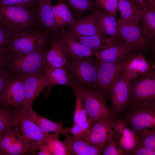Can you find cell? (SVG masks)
I'll return each mask as SVG.
<instances>
[{
  "label": "cell",
  "instance_id": "obj_44",
  "mask_svg": "<svg viewBox=\"0 0 155 155\" xmlns=\"http://www.w3.org/2000/svg\"><path fill=\"white\" fill-rule=\"evenodd\" d=\"M26 4L27 8L34 9L37 0H23Z\"/></svg>",
  "mask_w": 155,
  "mask_h": 155
},
{
  "label": "cell",
  "instance_id": "obj_34",
  "mask_svg": "<svg viewBox=\"0 0 155 155\" xmlns=\"http://www.w3.org/2000/svg\"><path fill=\"white\" fill-rule=\"evenodd\" d=\"M77 13H82L97 9L94 0H64Z\"/></svg>",
  "mask_w": 155,
  "mask_h": 155
},
{
  "label": "cell",
  "instance_id": "obj_13",
  "mask_svg": "<svg viewBox=\"0 0 155 155\" xmlns=\"http://www.w3.org/2000/svg\"><path fill=\"white\" fill-rule=\"evenodd\" d=\"M129 83L123 70L118 76L109 92L112 109L118 116L129 102L130 90Z\"/></svg>",
  "mask_w": 155,
  "mask_h": 155
},
{
  "label": "cell",
  "instance_id": "obj_20",
  "mask_svg": "<svg viewBox=\"0 0 155 155\" xmlns=\"http://www.w3.org/2000/svg\"><path fill=\"white\" fill-rule=\"evenodd\" d=\"M52 1V0H37L36 11L39 28L51 34L58 31L53 14Z\"/></svg>",
  "mask_w": 155,
  "mask_h": 155
},
{
  "label": "cell",
  "instance_id": "obj_27",
  "mask_svg": "<svg viewBox=\"0 0 155 155\" xmlns=\"http://www.w3.org/2000/svg\"><path fill=\"white\" fill-rule=\"evenodd\" d=\"M52 9L58 30L66 26L70 27L75 24L76 21L69 6L64 0H58L57 3L53 5Z\"/></svg>",
  "mask_w": 155,
  "mask_h": 155
},
{
  "label": "cell",
  "instance_id": "obj_46",
  "mask_svg": "<svg viewBox=\"0 0 155 155\" xmlns=\"http://www.w3.org/2000/svg\"><path fill=\"white\" fill-rule=\"evenodd\" d=\"M133 2L136 3L143 8H145L147 7L148 5V3L147 0H131Z\"/></svg>",
  "mask_w": 155,
  "mask_h": 155
},
{
  "label": "cell",
  "instance_id": "obj_3",
  "mask_svg": "<svg viewBox=\"0 0 155 155\" xmlns=\"http://www.w3.org/2000/svg\"><path fill=\"white\" fill-rule=\"evenodd\" d=\"M119 119L136 134L155 128V102L128 104L118 115Z\"/></svg>",
  "mask_w": 155,
  "mask_h": 155
},
{
  "label": "cell",
  "instance_id": "obj_32",
  "mask_svg": "<svg viewBox=\"0 0 155 155\" xmlns=\"http://www.w3.org/2000/svg\"><path fill=\"white\" fill-rule=\"evenodd\" d=\"M136 148L143 147L155 152V128L144 130L137 133Z\"/></svg>",
  "mask_w": 155,
  "mask_h": 155
},
{
  "label": "cell",
  "instance_id": "obj_28",
  "mask_svg": "<svg viewBox=\"0 0 155 155\" xmlns=\"http://www.w3.org/2000/svg\"><path fill=\"white\" fill-rule=\"evenodd\" d=\"M98 12L99 34L115 38H122L115 16L103 10L98 9Z\"/></svg>",
  "mask_w": 155,
  "mask_h": 155
},
{
  "label": "cell",
  "instance_id": "obj_26",
  "mask_svg": "<svg viewBox=\"0 0 155 155\" xmlns=\"http://www.w3.org/2000/svg\"><path fill=\"white\" fill-rule=\"evenodd\" d=\"M44 72L48 83V88L57 85L71 86L73 81L67 68L65 66L55 67H43Z\"/></svg>",
  "mask_w": 155,
  "mask_h": 155
},
{
  "label": "cell",
  "instance_id": "obj_16",
  "mask_svg": "<svg viewBox=\"0 0 155 155\" xmlns=\"http://www.w3.org/2000/svg\"><path fill=\"white\" fill-rule=\"evenodd\" d=\"M50 49L45 53L43 67H66L69 62L68 55L58 31L51 34Z\"/></svg>",
  "mask_w": 155,
  "mask_h": 155
},
{
  "label": "cell",
  "instance_id": "obj_9",
  "mask_svg": "<svg viewBox=\"0 0 155 155\" xmlns=\"http://www.w3.org/2000/svg\"><path fill=\"white\" fill-rule=\"evenodd\" d=\"M118 27L124 41L143 54L152 47V40L143 29L139 22H126L117 20Z\"/></svg>",
  "mask_w": 155,
  "mask_h": 155
},
{
  "label": "cell",
  "instance_id": "obj_23",
  "mask_svg": "<svg viewBox=\"0 0 155 155\" xmlns=\"http://www.w3.org/2000/svg\"><path fill=\"white\" fill-rule=\"evenodd\" d=\"M65 140L62 141L71 154L74 155H98L102 154L96 146L82 138H77L71 135H64Z\"/></svg>",
  "mask_w": 155,
  "mask_h": 155
},
{
  "label": "cell",
  "instance_id": "obj_22",
  "mask_svg": "<svg viewBox=\"0 0 155 155\" xmlns=\"http://www.w3.org/2000/svg\"><path fill=\"white\" fill-rule=\"evenodd\" d=\"M68 32L79 42L95 51L104 50L123 41L122 38H117L101 34L81 36Z\"/></svg>",
  "mask_w": 155,
  "mask_h": 155
},
{
  "label": "cell",
  "instance_id": "obj_4",
  "mask_svg": "<svg viewBox=\"0 0 155 155\" xmlns=\"http://www.w3.org/2000/svg\"><path fill=\"white\" fill-rule=\"evenodd\" d=\"M51 34L36 28L11 35L7 47L10 51L28 54L44 49Z\"/></svg>",
  "mask_w": 155,
  "mask_h": 155
},
{
  "label": "cell",
  "instance_id": "obj_15",
  "mask_svg": "<svg viewBox=\"0 0 155 155\" xmlns=\"http://www.w3.org/2000/svg\"><path fill=\"white\" fill-rule=\"evenodd\" d=\"M139 53L133 46L123 40L111 47L97 51L95 57L100 62H114L127 61Z\"/></svg>",
  "mask_w": 155,
  "mask_h": 155
},
{
  "label": "cell",
  "instance_id": "obj_17",
  "mask_svg": "<svg viewBox=\"0 0 155 155\" xmlns=\"http://www.w3.org/2000/svg\"><path fill=\"white\" fill-rule=\"evenodd\" d=\"M113 132L115 140L125 155H130L137 144V134L119 119L114 123Z\"/></svg>",
  "mask_w": 155,
  "mask_h": 155
},
{
  "label": "cell",
  "instance_id": "obj_49",
  "mask_svg": "<svg viewBox=\"0 0 155 155\" xmlns=\"http://www.w3.org/2000/svg\"><path fill=\"white\" fill-rule=\"evenodd\" d=\"M5 132H0V138L1 137V136L2 135L4 134Z\"/></svg>",
  "mask_w": 155,
  "mask_h": 155
},
{
  "label": "cell",
  "instance_id": "obj_25",
  "mask_svg": "<svg viewBox=\"0 0 155 155\" xmlns=\"http://www.w3.org/2000/svg\"><path fill=\"white\" fill-rule=\"evenodd\" d=\"M150 67L144 54L139 53L126 61L124 71L129 82L146 73Z\"/></svg>",
  "mask_w": 155,
  "mask_h": 155
},
{
  "label": "cell",
  "instance_id": "obj_1",
  "mask_svg": "<svg viewBox=\"0 0 155 155\" xmlns=\"http://www.w3.org/2000/svg\"><path fill=\"white\" fill-rule=\"evenodd\" d=\"M0 25L11 35L38 28L34 9L0 5Z\"/></svg>",
  "mask_w": 155,
  "mask_h": 155
},
{
  "label": "cell",
  "instance_id": "obj_33",
  "mask_svg": "<svg viewBox=\"0 0 155 155\" xmlns=\"http://www.w3.org/2000/svg\"><path fill=\"white\" fill-rule=\"evenodd\" d=\"M9 106L3 104L0 106V132H6L13 129L15 113L10 110Z\"/></svg>",
  "mask_w": 155,
  "mask_h": 155
},
{
  "label": "cell",
  "instance_id": "obj_7",
  "mask_svg": "<svg viewBox=\"0 0 155 155\" xmlns=\"http://www.w3.org/2000/svg\"><path fill=\"white\" fill-rule=\"evenodd\" d=\"M99 62L95 57L80 59L70 57L66 67L74 81L94 89Z\"/></svg>",
  "mask_w": 155,
  "mask_h": 155
},
{
  "label": "cell",
  "instance_id": "obj_21",
  "mask_svg": "<svg viewBox=\"0 0 155 155\" xmlns=\"http://www.w3.org/2000/svg\"><path fill=\"white\" fill-rule=\"evenodd\" d=\"M73 34L81 36L100 34L98 30V12L97 9L77 21L67 30Z\"/></svg>",
  "mask_w": 155,
  "mask_h": 155
},
{
  "label": "cell",
  "instance_id": "obj_5",
  "mask_svg": "<svg viewBox=\"0 0 155 155\" xmlns=\"http://www.w3.org/2000/svg\"><path fill=\"white\" fill-rule=\"evenodd\" d=\"M45 53L43 49L25 54L9 51L7 67L21 77L39 73L42 71Z\"/></svg>",
  "mask_w": 155,
  "mask_h": 155
},
{
  "label": "cell",
  "instance_id": "obj_14",
  "mask_svg": "<svg viewBox=\"0 0 155 155\" xmlns=\"http://www.w3.org/2000/svg\"><path fill=\"white\" fill-rule=\"evenodd\" d=\"M0 95L3 104L13 106L16 110L22 109L25 104V96L21 77L14 74Z\"/></svg>",
  "mask_w": 155,
  "mask_h": 155
},
{
  "label": "cell",
  "instance_id": "obj_47",
  "mask_svg": "<svg viewBox=\"0 0 155 155\" xmlns=\"http://www.w3.org/2000/svg\"><path fill=\"white\" fill-rule=\"evenodd\" d=\"M148 3V5H155V0H147Z\"/></svg>",
  "mask_w": 155,
  "mask_h": 155
},
{
  "label": "cell",
  "instance_id": "obj_45",
  "mask_svg": "<svg viewBox=\"0 0 155 155\" xmlns=\"http://www.w3.org/2000/svg\"><path fill=\"white\" fill-rule=\"evenodd\" d=\"M0 5L2 6L17 5L15 0H0Z\"/></svg>",
  "mask_w": 155,
  "mask_h": 155
},
{
  "label": "cell",
  "instance_id": "obj_19",
  "mask_svg": "<svg viewBox=\"0 0 155 155\" xmlns=\"http://www.w3.org/2000/svg\"><path fill=\"white\" fill-rule=\"evenodd\" d=\"M58 32L70 57L80 59L95 57L98 51L92 50L79 42L65 28L59 29Z\"/></svg>",
  "mask_w": 155,
  "mask_h": 155
},
{
  "label": "cell",
  "instance_id": "obj_18",
  "mask_svg": "<svg viewBox=\"0 0 155 155\" xmlns=\"http://www.w3.org/2000/svg\"><path fill=\"white\" fill-rule=\"evenodd\" d=\"M0 150L5 155H18L34 152L27 147L13 129L5 132L0 138Z\"/></svg>",
  "mask_w": 155,
  "mask_h": 155
},
{
  "label": "cell",
  "instance_id": "obj_2",
  "mask_svg": "<svg viewBox=\"0 0 155 155\" xmlns=\"http://www.w3.org/2000/svg\"><path fill=\"white\" fill-rule=\"evenodd\" d=\"M75 93L83 100L88 116L92 123L104 118L117 119V114L106 105L104 94L96 90L85 86L74 80L71 86Z\"/></svg>",
  "mask_w": 155,
  "mask_h": 155
},
{
  "label": "cell",
  "instance_id": "obj_8",
  "mask_svg": "<svg viewBox=\"0 0 155 155\" xmlns=\"http://www.w3.org/2000/svg\"><path fill=\"white\" fill-rule=\"evenodd\" d=\"M129 83L130 97L128 104L155 102V71L153 68L151 67Z\"/></svg>",
  "mask_w": 155,
  "mask_h": 155
},
{
  "label": "cell",
  "instance_id": "obj_38",
  "mask_svg": "<svg viewBox=\"0 0 155 155\" xmlns=\"http://www.w3.org/2000/svg\"><path fill=\"white\" fill-rule=\"evenodd\" d=\"M102 154L103 155H125L116 142L113 136L108 141Z\"/></svg>",
  "mask_w": 155,
  "mask_h": 155
},
{
  "label": "cell",
  "instance_id": "obj_29",
  "mask_svg": "<svg viewBox=\"0 0 155 155\" xmlns=\"http://www.w3.org/2000/svg\"><path fill=\"white\" fill-rule=\"evenodd\" d=\"M118 10L120 12V20L126 22H139L143 8L131 0H118Z\"/></svg>",
  "mask_w": 155,
  "mask_h": 155
},
{
  "label": "cell",
  "instance_id": "obj_12",
  "mask_svg": "<svg viewBox=\"0 0 155 155\" xmlns=\"http://www.w3.org/2000/svg\"><path fill=\"white\" fill-rule=\"evenodd\" d=\"M25 96V104L21 109L25 111L32 107L37 97L46 87L48 83L44 72L39 73L21 77Z\"/></svg>",
  "mask_w": 155,
  "mask_h": 155
},
{
  "label": "cell",
  "instance_id": "obj_24",
  "mask_svg": "<svg viewBox=\"0 0 155 155\" xmlns=\"http://www.w3.org/2000/svg\"><path fill=\"white\" fill-rule=\"evenodd\" d=\"M24 112L44 133L54 132L56 134L65 135L70 131L71 128H65L60 123L53 122L41 116L34 111L32 107Z\"/></svg>",
  "mask_w": 155,
  "mask_h": 155
},
{
  "label": "cell",
  "instance_id": "obj_39",
  "mask_svg": "<svg viewBox=\"0 0 155 155\" xmlns=\"http://www.w3.org/2000/svg\"><path fill=\"white\" fill-rule=\"evenodd\" d=\"M13 75L7 67H0V93Z\"/></svg>",
  "mask_w": 155,
  "mask_h": 155
},
{
  "label": "cell",
  "instance_id": "obj_37",
  "mask_svg": "<svg viewBox=\"0 0 155 155\" xmlns=\"http://www.w3.org/2000/svg\"><path fill=\"white\" fill-rule=\"evenodd\" d=\"M92 124V122L88 119L83 122L73 124L70 132L73 137L77 138H82Z\"/></svg>",
  "mask_w": 155,
  "mask_h": 155
},
{
  "label": "cell",
  "instance_id": "obj_30",
  "mask_svg": "<svg viewBox=\"0 0 155 155\" xmlns=\"http://www.w3.org/2000/svg\"><path fill=\"white\" fill-rule=\"evenodd\" d=\"M140 21L143 29L154 40L155 37V6L148 5L143 8Z\"/></svg>",
  "mask_w": 155,
  "mask_h": 155
},
{
  "label": "cell",
  "instance_id": "obj_42",
  "mask_svg": "<svg viewBox=\"0 0 155 155\" xmlns=\"http://www.w3.org/2000/svg\"><path fill=\"white\" fill-rule=\"evenodd\" d=\"M155 152L143 147L136 148L130 155H155Z\"/></svg>",
  "mask_w": 155,
  "mask_h": 155
},
{
  "label": "cell",
  "instance_id": "obj_10",
  "mask_svg": "<svg viewBox=\"0 0 155 155\" xmlns=\"http://www.w3.org/2000/svg\"><path fill=\"white\" fill-rule=\"evenodd\" d=\"M117 119L104 118L93 122L82 139L92 144L101 151L113 136V126Z\"/></svg>",
  "mask_w": 155,
  "mask_h": 155
},
{
  "label": "cell",
  "instance_id": "obj_48",
  "mask_svg": "<svg viewBox=\"0 0 155 155\" xmlns=\"http://www.w3.org/2000/svg\"><path fill=\"white\" fill-rule=\"evenodd\" d=\"M3 103L1 99L0 95V106L2 105Z\"/></svg>",
  "mask_w": 155,
  "mask_h": 155
},
{
  "label": "cell",
  "instance_id": "obj_36",
  "mask_svg": "<svg viewBox=\"0 0 155 155\" xmlns=\"http://www.w3.org/2000/svg\"><path fill=\"white\" fill-rule=\"evenodd\" d=\"M97 8L100 9L106 12L116 16L118 11V0H94Z\"/></svg>",
  "mask_w": 155,
  "mask_h": 155
},
{
  "label": "cell",
  "instance_id": "obj_35",
  "mask_svg": "<svg viewBox=\"0 0 155 155\" xmlns=\"http://www.w3.org/2000/svg\"><path fill=\"white\" fill-rule=\"evenodd\" d=\"M74 114L73 124L86 121L88 119V116L84 102L80 96L77 93Z\"/></svg>",
  "mask_w": 155,
  "mask_h": 155
},
{
  "label": "cell",
  "instance_id": "obj_11",
  "mask_svg": "<svg viewBox=\"0 0 155 155\" xmlns=\"http://www.w3.org/2000/svg\"><path fill=\"white\" fill-rule=\"evenodd\" d=\"M127 61L114 62L99 61L94 89L104 94L109 93L115 81L123 71Z\"/></svg>",
  "mask_w": 155,
  "mask_h": 155
},
{
  "label": "cell",
  "instance_id": "obj_31",
  "mask_svg": "<svg viewBox=\"0 0 155 155\" xmlns=\"http://www.w3.org/2000/svg\"><path fill=\"white\" fill-rule=\"evenodd\" d=\"M44 133L46 137L45 144L53 155H71L63 142L59 140V135Z\"/></svg>",
  "mask_w": 155,
  "mask_h": 155
},
{
  "label": "cell",
  "instance_id": "obj_40",
  "mask_svg": "<svg viewBox=\"0 0 155 155\" xmlns=\"http://www.w3.org/2000/svg\"><path fill=\"white\" fill-rule=\"evenodd\" d=\"M11 34L0 25V48L7 46Z\"/></svg>",
  "mask_w": 155,
  "mask_h": 155
},
{
  "label": "cell",
  "instance_id": "obj_41",
  "mask_svg": "<svg viewBox=\"0 0 155 155\" xmlns=\"http://www.w3.org/2000/svg\"><path fill=\"white\" fill-rule=\"evenodd\" d=\"M9 51L7 46L0 48V67H7Z\"/></svg>",
  "mask_w": 155,
  "mask_h": 155
},
{
  "label": "cell",
  "instance_id": "obj_43",
  "mask_svg": "<svg viewBox=\"0 0 155 155\" xmlns=\"http://www.w3.org/2000/svg\"><path fill=\"white\" fill-rule=\"evenodd\" d=\"M40 151L37 153L38 155H53L45 144L40 145L39 148Z\"/></svg>",
  "mask_w": 155,
  "mask_h": 155
},
{
  "label": "cell",
  "instance_id": "obj_6",
  "mask_svg": "<svg viewBox=\"0 0 155 155\" xmlns=\"http://www.w3.org/2000/svg\"><path fill=\"white\" fill-rule=\"evenodd\" d=\"M13 122V129L27 147L34 152L45 143L44 133L22 110H16Z\"/></svg>",
  "mask_w": 155,
  "mask_h": 155
}]
</instances>
